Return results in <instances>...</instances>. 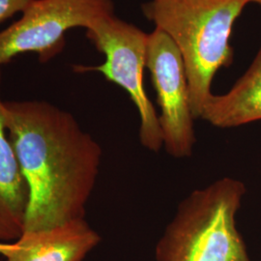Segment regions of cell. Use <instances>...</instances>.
<instances>
[{"mask_svg": "<svg viewBox=\"0 0 261 261\" xmlns=\"http://www.w3.org/2000/svg\"><path fill=\"white\" fill-rule=\"evenodd\" d=\"M0 69V86H1ZM29 203L28 182L10 140L0 95V242H14L24 230Z\"/></svg>", "mask_w": 261, "mask_h": 261, "instance_id": "cell-8", "label": "cell"}, {"mask_svg": "<svg viewBox=\"0 0 261 261\" xmlns=\"http://www.w3.org/2000/svg\"><path fill=\"white\" fill-rule=\"evenodd\" d=\"M245 194L230 177L192 192L160 238L156 261H251L236 224Z\"/></svg>", "mask_w": 261, "mask_h": 261, "instance_id": "cell-3", "label": "cell"}, {"mask_svg": "<svg viewBox=\"0 0 261 261\" xmlns=\"http://www.w3.org/2000/svg\"><path fill=\"white\" fill-rule=\"evenodd\" d=\"M10 140L28 182L23 231L85 219L102 148L75 117L45 101H4Z\"/></svg>", "mask_w": 261, "mask_h": 261, "instance_id": "cell-1", "label": "cell"}, {"mask_svg": "<svg viewBox=\"0 0 261 261\" xmlns=\"http://www.w3.org/2000/svg\"><path fill=\"white\" fill-rule=\"evenodd\" d=\"M101 242L97 231L77 219L51 228L23 231L11 243L5 261H83Z\"/></svg>", "mask_w": 261, "mask_h": 261, "instance_id": "cell-7", "label": "cell"}, {"mask_svg": "<svg viewBox=\"0 0 261 261\" xmlns=\"http://www.w3.org/2000/svg\"><path fill=\"white\" fill-rule=\"evenodd\" d=\"M146 68L157 94L163 147L176 159L192 156L196 142L185 66L177 47L161 29L148 34Z\"/></svg>", "mask_w": 261, "mask_h": 261, "instance_id": "cell-6", "label": "cell"}, {"mask_svg": "<svg viewBox=\"0 0 261 261\" xmlns=\"http://www.w3.org/2000/svg\"><path fill=\"white\" fill-rule=\"evenodd\" d=\"M86 36L106 60L99 66L76 65L74 70L77 73L98 72L129 94L140 115V143L146 149L158 152L163 148L159 114L143 83L148 34L113 14L87 28Z\"/></svg>", "mask_w": 261, "mask_h": 261, "instance_id": "cell-4", "label": "cell"}, {"mask_svg": "<svg viewBox=\"0 0 261 261\" xmlns=\"http://www.w3.org/2000/svg\"><path fill=\"white\" fill-rule=\"evenodd\" d=\"M113 14L112 0H33L20 19L0 32V67L29 53L47 63L63 50L67 31L87 29Z\"/></svg>", "mask_w": 261, "mask_h": 261, "instance_id": "cell-5", "label": "cell"}, {"mask_svg": "<svg viewBox=\"0 0 261 261\" xmlns=\"http://www.w3.org/2000/svg\"><path fill=\"white\" fill-rule=\"evenodd\" d=\"M253 3H256L257 5H259L261 8V0H253Z\"/></svg>", "mask_w": 261, "mask_h": 261, "instance_id": "cell-12", "label": "cell"}, {"mask_svg": "<svg viewBox=\"0 0 261 261\" xmlns=\"http://www.w3.org/2000/svg\"><path fill=\"white\" fill-rule=\"evenodd\" d=\"M33 0H0V23L18 13H23Z\"/></svg>", "mask_w": 261, "mask_h": 261, "instance_id": "cell-10", "label": "cell"}, {"mask_svg": "<svg viewBox=\"0 0 261 261\" xmlns=\"http://www.w3.org/2000/svg\"><path fill=\"white\" fill-rule=\"evenodd\" d=\"M253 0H151L142 12L163 30L182 56L195 119L213 95L212 82L233 60L230 47L234 23Z\"/></svg>", "mask_w": 261, "mask_h": 261, "instance_id": "cell-2", "label": "cell"}, {"mask_svg": "<svg viewBox=\"0 0 261 261\" xmlns=\"http://www.w3.org/2000/svg\"><path fill=\"white\" fill-rule=\"evenodd\" d=\"M200 119L223 129L261 120V47L228 92L211 96Z\"/></svg>", "mask_w": 261, "mask_h": 261, "instance_id": "cell-9", "label": "cell"}, {"mask_svg": "<svg viewBox=\"0 0 261 261\" xmlns=\"http://www.w3.org/2000/svg\"><path fill=\"white\" fill-rule=\"evenodd\" d=\"M11 243L12 242H0V254H1V255H3V256L5 255V253L9 250Z\"/></svg>", "mask_w": 261, "mask_h": 261, "instance_id": "cell-11", "label": "cell"}]
</instances>
